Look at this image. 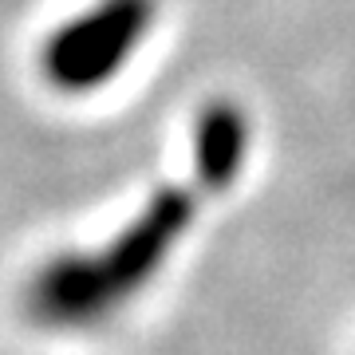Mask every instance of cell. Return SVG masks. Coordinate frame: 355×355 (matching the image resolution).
Listing matches in <instances>:
<instances>
[{
	"label": "cell",
	"instance_id": "obj_1",
	"mask_svg": "<svg viewBox=\"0 0 355 355\" xmlns=\"http://www.w3.org/2000/svg\"><path fill=\"white\" fill-rule=\"evenodd\" d=\"M193 190L162 186L99 249H67L28 277L24 312L48 331H83L123 308L150 284L193 221Z\"/></svg>",
	"mask_w": 355,
	"mask_h": 355
},
{
	"label": "cell",
	"instance_id": "obj_2",
	"mask_svg": "<svg viewBox=\"0 0 355 355\" xmlns=\"http://www.w3.org/2000/svg\"><path fill=\"white\" fill-rule=\"evenodd\" d=\"M154 0H99L44 44V76L55 91L87 95L127 67L154 24Z\"/></svg>",
	"mask_w": 355,
	"mask_h": 355
},
{
	"label": "cell",
	"instance_id": "obj_3",
	"mask_svg": "<svg viewBox=\"0 0 355 355\" xmlns=\"http://www.w3.org/2000/svg\"><path fill=\"white\" fill-rule=\"evenodd\" d=\"M249 154V119L237 103L214 99L193 123V182L205 193L229 190Z\"/></svg>",
	"mask_w": 355,
	"mask_h": 355
}]
</instances>
